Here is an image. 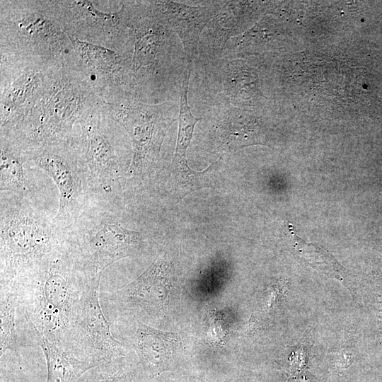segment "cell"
<instances>
[{
    "label": "cell",
    "mask_w": 382,
    "mask_h": 382,
    "mask_svg": "<svg viewBox=\"0 0 382 382\" xmlns=\"http://www.w3.org/2000/svg\"><path fill=\"white\" fill-rule=\"evenodd\" d=\"M95 273L81 261L79 253L62 248L39 267L10 282L16 291L18 311L34 332L69 351L74 320Z\"/></svg>",
    "instance_id": "1"
},
{
    "label": "cell",
    "mask_w": 382,
    "mask_h": 382,
    "mask_svg": "<svg viewBox=\"0 0 382 382\" xmlns=\"http://www.w3.org/2000/svg\"><path fill=\"white\" fill-rule=\"evenodd\" d=\"M61 249L32 209L18 207L1 214V284L39 267Z\"/></svg>",
    "instance_id": "2"
},
{
    "label": "cell",
    "mask_w": 382,
    "mask_h": 382,
    "mask_svg": "<svg viewBox=\"0 0 382 382\" xmlns=\"http://www.w3.org/2000/svg\"><path fill=\"white\" fill-rule=\"evenodd\" d=\"M101 273L90 279L74 320L69 351L79 358L95 363L127 354L126 346L112 335L110 323L99 301Z\"/></svg>",
    "instance_id": "3"
},
{
    "label": "cell",
    "mask_w": 382,
    "mask_h": 382,
    "mask_svg": "<svg viewBox=\"0 0 382 382\" xmlns=\"http://www.w3.org/2000/svg\"><path fill=\"white\" fill-rule=\"evenodd\" d=\"M175 111L173 103L146 105L135 101L125 102L115 111V120L133 142L131 170L134 173H144L158 157L164 136L176 120Z\"/></svg>",
    "instance_id": "4"
},
{
    "label": "cell",
    "mask_w": 382,
    "mask_h": 382,
    "mask_svg": "<svg viewBox=\"0 0 382 382\" xmlns=\"http://www.w3.org/2000/svg\"><path fill=\"white\" fill-rule=\"evenodd\" d=\"M172 291L173 263L166 255H158L141 274L109 300L139 317L156 319L167 313Z\"/></svg>",
    "instance_id": "5"
},
{
    "label": "cell",
    "mask_w": 382,
    "mask_h": 382,
    "mask_svg": "<svg viewBox=\"0 0 382 382\" xmlns=\"http://www.w3.org/2000/svg\"><path fill=\"white\" fill-rule=\"evenodd\" d=\"M207 134L208 144L216 152L231 153L248 146L268 144V126L248 110L231 105L219 107Z\"/></svg>",
    "instance_id": "6"
},
{
    "label": "cell",
    "mask_w": 382,
    "mask_h": 382,
    "mask_svg": "<svg viewBox=\"0 0 382 382\" xmlns=\"http://www.w3.org/2000/svg\"><path fill=\"white\" fill-rule=\"evenodd\" d=\"M224 1H205L195 6L173 1H151L159 19L180 38L187 64L198 55L202 34L210 21L219 13Z\"/></svg>",
    "instance_id": "7"
},
{
    "label": "cell",
    "mask_w": 382,
    "mask_h": 382,
    "mask_svg": "<svg viewBox=\"0 0 382 382\" xmlns=\"http://www.w3.org/2000/svg\"><path fill=\"white\" fill-rule=\"evenodd\" d=\"M143 237L140 232L126 229L119 224H101L88 246L79 253L84 265L98 273L122 258L133 256L141 249Z\"/></svg>",
    "instance_id": "8"
},
{
    "label": "cell",
    "mask_w": 382,
    "mask_h": 382,
    "mask_svg": "<svg viewBox=\"0 0 382 382\" xmlns=\"http://www.w3.org/2000/svg\"><path fill=\"white\" fill-rule=\"evenodd\" d=\"M214 61L212 76L219 107L245 108L260 96L257 74L244 60L222 56Z\"/></svg>",
    "instance_id": "9"
},
{
    "label": "cell",
    "mask_w": 382,
    "mask_h": 382,
    "mask_svg": "<svg viewBox=\"0 0 382 382\" xmlns=\"http://www.w3.org/2000/svg\"><path fill=\"white\" fill-rule=\"evenodd\" d=\"M251 11L248 1H224L202 34L197 57L211 61L221 58L230 39L243 31Z\"/></svg>",
    "instance_id": "10"
},
{
    "label": "cell",
    "mask_w": 382,
    "mask_h": 382,
    "mask_svg": "<svg viewBox=\"0 0 382 382\" xmlns=\"http://www.w3.org/2000/svg\"><path fill=\"white\" fill-rule=\"evenodd\" d=\"M137 322L134 347L144 371L150 378H154L171 369L176 339L172 332Z\"/></svg>",
    "instance_id": "11"
},
{
    "label": "cell",
    "mask_w": 382,
    "mask_h": 382,
    "mask_svg": "<svg viewBox=\"0 0 382 382\" xmlns=\"http://www.w3.org/2000/svg\"><path fill=\"white\" fill-rule=\"evenodd\" d=\"M35 332L46 361V382H77L86 371L97 365L59 347L40 332Z\"/></svg>",
    "instance_id": "12"
},
{
    "label": "cell",
    "mask_w": 382,
    "mask_h": 382,
    "mask_svg": "<svg viewBox=\"0 0 382 382\" xmlns=\"http://www.w3.org/2000/svg\"><path fill=\"white\" fill-rule=\"evenodd\" d=\"M152 11L151 20L143 23L136 33L133 66L135 71L141 68L154 69L157 57L170 36L173 33Z\"/></svg>",
    "instance_id": "13"
},
{
    "label": "cell",
    "mask_w": 382,
    "mask_h": 382,
    "mask_svg": "<svg viewBox=\"0 0 382 382\" xmlns=\"http://www.w3.org/2000/svg\"><path fill=\"white\" fill-rule=\"evenodd\" d=\"M37 164L53 179L59 192V213L65 212L76 194V182L67 161L54 154H43L37 158Z\"/></svg>",
    "instance_id": "14"
},
{
    "label": "cell",
    "mask_w": 382,
    "mask_h": 382,
    "mask_svg": "<svg viewBox=\"0 0 382 382\" xmlns=\"http://www.w3.org/2000/svg\"><path fill=\"white\" fill-rule=\"evenodd\" d=\"M0 352L1 358L7 351H17L16 317L18 312L17 294L11 283L1 284L0 291Z\"/></svg>",
    "instance_id": "15"
},
{
    "label": "cell",
    "mask_w": 382,
    "mask_h": 382,
    "mask_svg": "<svg viewBox=\"0 0 382 382\" xmlns=\"http://www.w3.org/2000/svg\"><path fill=\"white\" fill-rule=\"evenodd\" d=\"M221 163V160L219 158L202 171L193 170L188 165L171 168L173 187L179 198L199 189L213 187Z\"/></svg>",
    "instance_id": "16"
},
{
    "label": "cell",
    "mask_w": 382,
    "mask_h": 382,
    "mask_svg": "<svg viewBox=\"0 0 382 382\" xmlns=\"http://www.w3.org/2000/svg\"><path fill=\"white\" fill-rule=\"evenodd\" d=\"M77 382H141L139 374L127 361V354L99 362Z\"/></svg>",
    "instance_id": "17"
},
{
    "label": "cell",
    "mask_w": 382,
    "mask_h": 382,
    "mask_svg": "<svg viewBox=\"0 0 382 382\" xmlns=\"http://www.w3.org/2000/svg\"><path fill=\"white\" fill-rule=\"evenodd\" d=\"M88 166L91 175L100 183L110 182L116 175V162L111 147L105 138L88 134Z\"/></svg>",
    "instance_id": "18"
},
{
    "label": "cell",
    "mask_w": 382,
    "mask_h": 382,
    "mask_svg": "<svg viewBox=\"0 0 382 382\" xmlns=\"http://www.w3.org/2000/svg\"><path fill=\"white\" fill-rule=\"evenodd\" d=\"M1 190L20 191L24 188L25 176L19 158L5 150L1 153Z\"/></svg>",
    "instance_id": "19"
},
{
    "label": "cell",
    "mask_w": 382,
    "mask_h": 382,
    "mask_svg": "<svg viewBox=\"0 0 382 382\" xmlns=\"http://www.w3.org/2000/svg\"><path fill=\"white\" fill-rule=\"evenodd\" d=\"M79 52L90 66L99 69H115L119 65L118 55L106 48L75 39Z\"/></svg>",
    "instance_id": "20"
},
{
    "label": "cell",
    "mask_w": 382,
    "mask_h": 382,
    "mask_svg": "<svg viewBox=\"0 0 382 382\" xmlns=\"http://www.w3.org/2000/svg\"><path fill=\"white\" fill-rule=\"evenodd\" d=\"M187 382H207V381H204L194 380V381H187Z\"/></svg>",
    "instance_id": "21"
}]
</instances>
